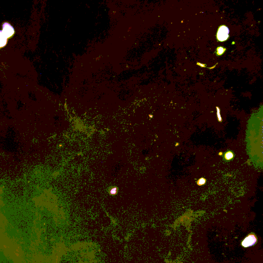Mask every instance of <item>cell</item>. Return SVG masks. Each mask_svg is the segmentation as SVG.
<instances>
[{
	"label": "cell",
	"mask_w": 263,
	"mask_h": 263,
	"mask_svg": "<svg viewBox=\"0 0 263 263\" xmlns=\"http://www.w3.org/2000/svg\"><path fill=\"white\" fill-rule=\"evenodd\" d=\"M219 155H222V152H221V153H219Z\"/></svg>",
	"instance_id": "9"
},
{
	"label": "cell",
	"mask_w": 263,
	"mask_h": 263,
	"mask_svg": "<svg viewBox=\"0 0 263 263\" xmlns=\"http://www.w3.org/2000/svg\"><path fill=\"white\" fill-rule=\"evenodd\" d=\"M229 29L225 25L219 27L217 33V39L221 42H224L228 39L229 37Z\"/></svg>",
	"instance_id": "1"
},
{
	"label": "cell",
	"mask_w": 263,
	"mask_h": 263,
	"mask_svg": "<svg viewBox=\"0 0 263 263\" xmlns=\"http://www.w3.org/2000/svg\"><path fill=\"white\" fill-rule=\"evenodd\" d=\"M257 240L255 235L253 234H250L245 238L242 242V246L244 247H249L253 246L257 243Z\"/></svg>",
	"instance_id": "3"
},
{
	"label": "cell",
	"mask_w": 263,
	"mask_h": 263,
	"mask_svg": "<svg viewBox=\"0 0 263 263\" xmlns=\"http://www.w3.org/2000/svg\"><path fill=\"white\" fill-rule=\"evenodd\" d=\"M225 50L226 49H224L223 47H218V49H217V54H218V56L222 55V54H223V53H224Z\"/></svg>",
	"instance_id": "7"
},
{
	"label": "cell",
	"mask_w": 263,
	"mask_h": 263,
	"mask_svg": "<svg viewBox=\"0 0 263 263\" xmlns=\"http://www.w3.org/2000/svg\"><path fill=\"white\" fill-rule=\"evenodd\" d=\"M206 182V179H204V178H201V179H199L198 180V181H197V185L201 186H202L204 184H205Z\"/></svg>",
	"instance_id": "6"
},
{
	"label": "cell",
	"mask_w": 263,
	"mask_h": 263,
	"mask_svg": "<svg viewBox=\"0 0 263 263\" xmlns=\"http://www.w3.org/2000/svg\"><path fill=\"white\" fill-rule=\"evenodd\" d=\"M116 192H117V189L116 188H113L111 190V193L112 194H114L116 193Z\"/></svg>",
	"instance_id": "8"
},
{
	"label": "cell",
	"mask_w": 263,
	"mask_h": 263,
	"mask_svg": "<svg viewBox=\"0 0 263 263\" xmlns=\"http://www.w3.org/2000/svg\"><path fill=\"white\" fill-rule=\"evenodd\" d=\"M2 32L7 39L11 38L14 35V30L12 26L8 23H4L3 24Z\"/></svg>",
	"instance_id": "2"
},
{
	"label": "cell",
	"mask_w": 263,
	"mask_h": 263,
	"mask_svg": "<svg viewBox=\"0 0 263 263\" xmlns=\"http://www.w3.org/2000/svg\"><path fill=\"white\" fill-rule=\"evenodd\" d=\"M7 43V38L4 35L2 30H0V49L5 46Z\"/></svg>",
	"instance_id": "4"
},
{
	"label": "cell",
	"mask_w": 263,
	"mask_h": 263,
	"mask_svg": "<svg viewBox=\"0 0 263 263\" xmlns=\"http://www.w3.org/2000/svg\"><path fill=\"white\" fill-rule=\"evenodd\" d=\"M234 153L231 151H228L225 154V158L227 160H230L232 159V158H234Z\"/></svg>",
	"instance_id": "5"
}]
</instances>
